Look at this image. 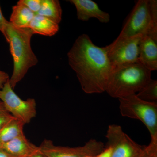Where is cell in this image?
Segmentation results:
<instances>
[{
	"mask_svg": "<svg viewBox=\"0 0 157 157\" xmlns=\"http://www.w3.org/2000/svg\"><path fill=\"white\" fill-rule=\"evenodd\" d=\"M17 4L24 5L34 14H36L41 8L42 0H20Z\"/></svg>",
	"mask_w": 157,
	"mask_h": 157,
	"instance_id": "cell-18",
	"label": "cell"
},
{
	"mask_svg": "<svg viewBox=\"0 0 157 157\" xmlns=\"http://www.w3.org/2000/svg\"><path fill=\"white\" fill-rule=\"evenodd\" d=\"M33 33L52 36L57 33L59 24L44 16L36 14L29 26Z\"/></svg>",
	"mask_w": 157,
	"mask_h": 157,
	"instance_id": "cell-13",
	"label": "cell"
},
{
	"mask_svg": "<svg viewBox=\"0 0 157 157\" xmlns=\"http://www.w3.org/2000/svg\"><path fill=\"white\" fill-rule=\"evenodd\" d=\"M70 3L76 7L77 18L82 21H87L95 18L100 22L107 23L110 21V15L102 11L98 4L91 0H70Z\"/></svg>",
	"mask_w": 157,
	"mask_h": 157,
	"instance_id": "cell-11",
	"label": "cell"
},
{
	"mask_svg": "<svg viewBox=\"0 0 157 157\" xmlns=\"http://www.w3.org/2000/svg\"><path fill=\"white\" fill-rule=\"evenodd\" d=\"M151 73L139 61L113 66L105 92L118 99L136 94L151 79Z\"/></svg>",
	"mask_w": 157,
	"mask_h": 157,
	"instance_id": "cell-3",
	"label": "cell"
},
{
	"mask_svg": "<svg viewBox=\"0 0 157 157\" xmlns=\"http://www.w3.org/2000/svg\"><path fill=\"white\" fill-rule=\"evenodd\" d=\"M139 61L149 70L157 69V29L142 35L139 45Z\"/></svg>",
	"mask_w": 157,
	"mask_h": 157,
	"instance_id": "cell-10",
	"label": "cell"
},
{
	"mask_svg": "<svg viewBox=\"0 0 157 157\" xmlns=\"http://www.w3.org/2000/svg\"><path fill=\"white\" fill-rule=\"evenodd\" d=\"M36 14L44 16L59 24L61 21L62 9L58 0H42L40 10Z\"/></svg>",
	"mask_w": 157,
	"mask_h": 157,
	"instance_id": "cell-15",
	"label": "cell"
},
{
	"mask_svg": "<svg viewBox=\"0 0 157 157\" xmlns=\"http://www.w3.org/2000/svg\"><path fill=\"white\" fill-rule=\"evenodd\" d=\"M8 21L3 16L0 6V32L5 36V29L6 22Z\"/></svg>",
	"mask_w": 157,
	"mask_h": 157,
	"instance_id": "cell-24",
	"label": "cell"
},
{
	"mask_svg": "<svg viewBox=\"0 0 157 157\" xmlns=\"http://www.w3.org/2000/svg\"><path fill=\"white\" fill-rule=\"evenodd\" d=\"M39 147L40 151L48 157H95L105 148L103 142L94 139L83 146L75 147L57 146L51 140L45 139Z\"/></svg>",
	"mask_w": 157,
	"mask_h": 157,
	"instance_id": "cell-8",
	"label": "cell"
},
{
	"mask_svg": "<svg viewBox=\"0 0 157 157\" xmlns=\"http://www.w3.org/2000/svg\"><path fill=\"white\" fill-rule=\"evenodd\" d=\"M0 157H13L0 148Z\"/></svg>",
	"mask_w": 157,
	"mask_h": 157,
	"instance_id": "cell-26",
	"label": "cell"
},
{
	"mask_svg": "<svg viewBox=\"0 0 157 157\" xmlns=\"http://www.w3.org/2000/svg\"><path fill=\"white\" fill-rule=\"evenodd\" d=\"M119 101L121 115L142 122L150 133L151 140H157V103L143 101L136 94Z\"/></svg>",
	"mask_w": 157,
	"mask_h": 157,
	"instance_id": "cell-4",
	"label": "cell"
},
{
	"mask_svg": "<svg viewBox=\"0 0 157 157\" xmlns=\"http://www.w3.org/2000/svg\"><path fill=\"white\" fill-rule=\"evenodd\" d=\"M84 157H94L93 156H86Z\"/></svg>",
	"mask_w": 157,
	"mask_h": 157,
	"instance_id": "cell-28",
	"label": "cell"
},
{
	"mask_svg": "<svg viewBox=\"0 0 157 157\" xmlns=\"http://www.w3.org/2000/svg\"><path fill=\"white\" fill-rule=\"evenodd\" d=\"M157 29L152 20L148 0H139L135 4L119 36L133 37L142 36Z\"/></svg>",
	"mask_w": 157,
	"mask_h": 157,
	"instance_id": "cell-6",
	"label": "cell"
},
{
	"mask_svg": "<svg viewBox=\"0 0 157 157\" xmlns=\"http://www.w3.org/2000/svg\"><path fill=\"white\" fill-rule=\"evenodd\" d=\"M112 154V149L110 147H106L100 154L95 157H111Z\"/></svg>",
	"mask_w": 157,
	"mask_h": 157,
	"instance_id": "cell-23",
	"label": "cell"
},
{
	"mask_svg": "<svg viewBox=\"0 0 157 157\" xmlns=\"http://www.w3.org/2000/svg\"><path fill=\"white\" fill-rule=\"evenodd\" d=\"M25 124L13 118L0 129V145L23 135Z\"/></svg>",
	"mask_w": 157,
	"mask_h": 157,
	"instance_id": "cell-16",
	"label": "cell"
},
{
	"mask_svg": "<svg viewBox=\"0 0 157 157\" xmlns=\"http://www.w3.org/2000/svg\"><path fill=\"white\" fill-rule=\"evenodd\" d=\"M106 137V147L112 149L111 157H139L146 147L135 142L118 125H109Z\"/></svg>",
	"mask_w": 157,
	"mask_h": 157,
	"instance_id": "cell-7",
	"label": "cell"
},
{
	"mask_svg": "<svg viewBox=\"0 0 157 157\" xmlns=\"http://www.w3.org/2000/svg\"><path fill=\"white\" fill-rule=\"evenodd\" d=\"M67 56L69 65L85 93L105 92L113 67L107 56L106 46H97L87 35L83 34L75 40Z\"/></svg>",
	"mask_w": 157,
	"mask_h": 157,
	"instance_id": "cell-1",
	"label": "cell"
},
{
	"mask_svg": "<svg viewBox=\"0 0 157 157\" xmlns=\"http://www.w3.org/2000/svg\"><path fill=\"white\" fill-rule=\"evenodd\" d=\"M145 151L146 157H157V140H151Z\"/></svg>",
	"mask_w": 157,
	"mask_h": 157,
	"instance_id": "cell-20",
	"label": "cell"
},
{
	"mask_svg": "<svg viewBox=\"0 0 157 157\" xmlns=\"http://www.w3.org/2000/svg\"><path fill=\"white\" fill-rule=\"evenodd\" d=\"M9 74L0 70V90L2 89L4 85L9 81Z\"/></svg>",
	"mask_w": 157,
	"mask_h": 157,
	"instance_id": "cell-22",
	"label": "cell"
},
{
	"mask_svg": "<svg viewBox=\"0 0 157 157\" xmlns=\"http://www.w3.org/2000/svg\"><path fill=\"white\" fill-rule=\"evenodd\" d=\"M139 157H146V153H145V149H144V151L140 155V156Z\"/></svg>",
	"mask_w": 157,
	"mask_h": 157,
	"instance_id": "cell-27",
	"label": "cell"
},
{
	"mask_svg": "<svg viewBox=\"0 0 157 157\" xmlns=\"http://www.w3.org/2000/svg\"><path fill=\"white\" fill-rule=\"evenodd\" d=\"M136 95L143 101L157 103V80L151 78Z\"/></svg>",
	"mask_w": 157,
	"mask_h": 157,
	"instance_id": "cell-17",
	"label": "cell"
},
{
	"mask_svg": "<svg viewBox=\"0 0 157 157\" xmlns=\"http://www.w3.org/2000/svg\"><path fill=\"white\" fill-rule=\"evenodd\" d=\"M150 11L153 22L157 25V1L156 0H148Z\"/></svg>",
	"mask_w": 157,
	"mask_h": 157,
	"instance_id": "cell-21",
	"label": "cell"
},
{
	"mask_svg": "<svg viewBox=\"0 0 157 157\" xmlns=\"http://www.w3.org/2000/svg\"><path fill=\"white\" fill-rule=\"evenodd\" d=\"M0 148L13 157H26L39 150V147L29 141L24 134L1 144Z\"/></svg>",
	"mask_w": 157,
	"mask_h": 157,
	"instance_id": "cell-12",
	"label": "cell"
},
{
	"mask_svg": "<svg viewBox=\"0 0 157 157\" xmlns=\"http://www.w3.org/2000/svg\"><path fill=\"white\" fill-rule=\"evenodd\" d=\"M0 100L12 116L25 124L29 123L37 114L36 102L33 98L23 100L14 92L9 81L0 90Z\"/></svg>",
	"mask_w": 157,
	"mask_h": 157,
	"instance_id": "cell-5",
	"label": "cell"
},
{
	"mask_svg": "<svg viewBox=\"0 0 157 157\" xmlns=\"http://www.w3.org/2000/svg\"><path fill=\"white\" fill-rule=\"evenodd\" d=\"M26 157H48L45 156V155L43 154L42 153L40 150L36 152L35 153L33 154L30 155L29 156Z\"/></svg>",
	"mask_w": 157,
	"mask_h": 157,
	"instance_id": "cell-25",
	"label": "cell"
},
{
	"mask_svg": "<svg viewBox=\"0 0 157 157\" xmlns=\"http://www.w3.org/2000/svg\"><path fill=\"white\" fill-rule=\"evenodd\" d=\"M142 36L133 37L118 36L106 46L108 59L113 66L139 61V45Z\"/></svg>",
	"mask_w": 157,
	"mask_h": 157,
	"instance_id": "cell-9",
	"label": "cell"
},
{
	"mask_svg": "<svg viewBox=\"0 0 157 157\" xmlns=\"http://www.w3.org/2000/svg\"><path fill=\"white\" fill-rule=\"evenodd\" d=\"M33 35L29 28H20L7 21L5 29L6 41L14 61V70L9 82L14 89L24 77L29 69L36 66L38 59L32 49L31 40Z\"/></svg>",
	"mask_w": 157,
	"mask_h": 157,
	"instance_id": "cell-2",
	"label": "cell"
},
{
	"mask_svg": "<svg viewBox=\"0 0 157 157\" xmlns=\"http://www.w3.org/2000/svg\"><path fill=\"white\" fill-rule=\"evenodd\" d=\"M13 118L14 117L8 112L3 102L0 100V129Z\"/></svg>",
	"mask_w": 157,
	"mask_h": 157,
	"instance_id": "cell-19",
	"label": "cell"
},
{
	"mask_svg": "<svg viewBox=\"0 0 157 157\" xmlns=\"http://www.w3.org/2000/svg\"><path fill=\"white\" fill-rule=\"evenodd\" d=\"M36 14L22 4H17L12 7L9 22L14 26L20 28H28Z\"/></svg>",
	"mask_w": 157,
	"mask_h": 157,
	"instance_id": "cell-14",
	"label": "cell"
}]
</instances>
